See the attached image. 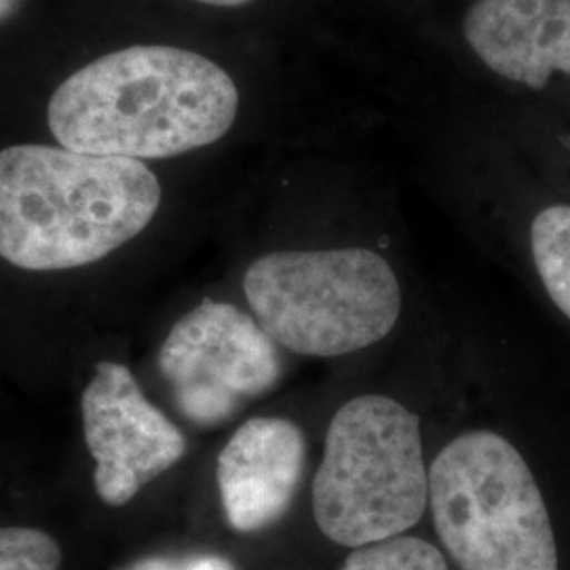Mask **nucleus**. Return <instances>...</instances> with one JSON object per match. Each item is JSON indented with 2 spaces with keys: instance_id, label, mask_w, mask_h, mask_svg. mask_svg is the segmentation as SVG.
<instances>
[{
  "instance_id": "nucleus-4",
  "label": "nucleus",
  "mask_w": 570,
  "mask_h": 570,
  "mask_svg": "<svg viewBox=\"0 0 570 570\" xmlns=\"http://www.w3.org/2000/svg\"><path fill=\"white\" fill-rule=\"evenodd\" d=\"M429 508L461 570H558L543 494L524 456L494 431H468L435 456Z\"/></svg>"
},
{
  "instance_id": "nucleus-13",
  "label": "nucleus",
  "mask_w": 570,
  "mask_h": 570,
  "mask_svg": "<svg viewBox=\"0 0 570 570\" xmlns=\"http://www.w3.org/2000/svg\"><path fill=\"white\" fill-rule=\"evenodd\" d=\"M119 570H239L228 558L218 553L186 556H150Z\"/></svg>"
},
{
  "instance_id": "nucleus-8",
  "label": "nucleus",
  "mask_w": 570,
  "mask_h": 570,
  "mask_svg": "<svg viewBox=\"0 0 570 570\" xmlns=\"http://www.w3.org/2000/svg\"><path fill=\"white\" fill-rule=\"evenodd\" d=\"M301 428L279 416L245 421L218 456L216 480L230 529L258 532L289 510L305 471Z\"/></svg>"
},
{
  "instance_id": "nucleus-15",
  "label": "nucleus",
  "mask_w": 570,
  "mask_h": 570,
  "mask_svg": "<svg viewBox=\"0 0 570 570\" xmlns=\"http://www.w3.org/2000/svg\"><path fill=\"white\" fill-rule=\"evenodd\" d=\"M197 2H205V4H214V7H242L252 0H197Z\"/></svg>"
},
{
  "instance_id": "nucleus-6",
  "label": "nucleus",
  "mask_w": 570,
  "mask_h": 570,
  "mask_svg": "<svg viewBox=\"0 0 570 570\" xmlns=\"http://www.w3.org/2000/svg\"><path fill=\"white\" fill-rule=\"evenodd\" d=\"M159 370L184 416L220 425L277 385V343L242 308L204 301L171 327Z\"/></svg>"
},
{
  "instance_id": "nucleus-11",
  "label": "nucleus",
  "mask_w": 570,
  "mask_h": 570,
  "mask_svg": "<svg viewBox=\"0 0 570 570\" xmlns=\"http://www.w3.org/2000/svg\"><path fill=\"white\" fill-rule=\"evenodd\" d=\"M341 570H449V564L433 543L400 534L353 550Z\"/></svg>"
},
{
  "instance_id": "nucleus-2",
  "label": "nucleus",
  "mask_w": 570,
  "mask_h": 570,
  "mask_svg": "<svg viewBox=\"0 0 570 570\" xmlns=\"http://www.w3.org/2000/svg\"><path fill=\"white\" fill-rule=\"evenodd\" d=\"M159 205L161 184L138 159L42 144L0 150V256L26 271L98 263Z\"/></svg>"
},
{
  "instance_id": "nucleus-7",
  "label": "nucleus",
  "mask_w": 570,
  "mask_h": 570,
  "mask_svg": "<svg viewBox=\"0 0 570 570\" xmlns=\"http://www.w3.org/2000/svg\"><path fill=\"white\" fill-rule=\"evenodd\" d=\"M82 431L96 461V490L104 503L121 508L174 468L186 452V438L150 404L131 370L100 362L82 391Z\"/></svg>"
},
{
  "instance_id": "nucleus-3",
  "label": "nucleus",
  "mask_w": 570,
  "mask_h": 570,
  "mask_svg": "<svg viewBox=\"0 0 570 570\" xmlns=\"http://www.w3.org/2000/svg\"><path fill=\"white\" fill-rule=\"evenodd\" d=\"M429 505L421 419L387 395L348 400L330 421L313 515L330 541L364 548L416 527Z\"/></svg>"
},
{
  "instance_id": "nucleus-5",
  "label": "nucleus",
  "mask_w": 570,
  "mask_h": 570,
  "mask_svg": "<svg viewBox=\"0 0 570 570\" xmlns=\"http://www.w3.org/2000/svg\"><path fill=\"white\" fill-rule=\"evenodd\" d=\"M244 289L266 334L308 357L376 345L402 313L393 268L364 247L266 254L247 268Z\"/></svg>"
},
{
  "instance_id": "nucleus-9",
  "label": "nucleus",
  "mask_w": 570,
  "mask_h": 570,
  "mask_svg": "<svg viewBox=\"0 0 570 570\" xmlns=\"http://www.w3.org/2000/svg\"><path fill=\"white\" fill-rule=\"evenodd\" d=\"M465 39L492 72L543 89L553 72L570 75V0H478Z\"/></svg>"
},
{
  "instance_id": "nucleus-1",
  "label": "nucleus",
  "mask_w": 570,
  "mask_h": 570,
  "mask_svg": "<svg viewBox=\"0 0 570 570\" xmlns=\"http://www.w3.org/2000/svg\"><path fill=\"white\" fill-rule=\"evenodd\" d=\"M237 110V85L216 61L178 47H127L61 82L47 117L63 148L140 161L218 142Z\"/></svg>"
},
{
  "instance_id": "nucleus-12",
  "label": "nucleus",
  "mask_w": 570,
  "mask_h": 570,
  "mask_svg": "<svg viewBox=\"0 0 570 570\" xmlns=\"http://www.w3.org/2000/svg\"><path fill=\"white\" fill-rule=\"evenodd\" d=\"M60 546L53 537L37 529H0V570H58Z\"/></svg>"
},
{
  "instance_id": "nucleus-14",
  "label": "nucleus",
  "mask_w": 570,
  "mask_h": 570,
  "mask_svg": "<svg viewBox=\"0 0 570 570\" xmlns=\"http://www.w3.org/2000/svg\"><path fill=\"white\" fill-rule=\"evenodd\" d=\"M23 0H0V21L7 20Z\"/></svg>"
},
{
  "instance_id": "nucleus-10",
  "label": "nucleus",
  "mask_w": 570,
  "mask_h": 570,
  "mask_svg": "<svg viewBox=\"0 0 570 570\" xmlns=\"http://www.w3.org/2000/svg\"><path fill=\"white\" fill-rule=\"evenodd\" d=\"M532 258L553 305L570 320V205H551L530 226Z\"/></svg>"
}]
</instances>
